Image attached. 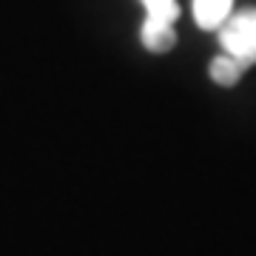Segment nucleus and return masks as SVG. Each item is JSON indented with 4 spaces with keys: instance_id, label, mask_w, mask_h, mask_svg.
I'll use <instances>...</instances> for the list:
<instances>
[{
    "instance_id": "f257e3e1",
    "label": "nucleus",
    "mask_w": 256,
    "mask_h": 256,
    "mask_svg": "<svg viewBox=\"0 0 256 256\" xmlns=\"http://www.w3.org/2000/svg\"><path fill=\"white\" fill-rule=\"evenodd\" d=\"M216 34L225 54L236 57L248 68L256 63V9L230 12L225 23L216 28Z\"/></svg>"
},
{
    "instance_id": "f03ea898",
    "label": "nucleus",
    "mask_w": 256,
    "mask_h": 256,
    "mask_svg": "<svg viewBox=\"0 0 256 256\" xmlns=\"http://www.w3.org/2000/svg\"><path fill=\"white\" fill-rule=\"evenodd\" d=\"M191 12L196 26L205 32H216L234 12V0H191Z\"/></svg>"
},
{
    "instance_id": "7ed1b4c3",
    "label": "nucleus",
    "mask_w": 256,
    "mask_h": 256,
    "mask_svg": "<svg viewBox=\"0 0 256 256\" xmlns=\"http://www.w3.org/2000/svg\"><path fill=\"white\" fill-rule=\"evenodd\" d=\"M140 40H142V46H146L151 54H165V52H171V48H174V43H176L174 23L142 20V28H140Z\"/></svg>"
},
{
    "instance_id": "20e7f679",
    "label": "nucleus",
    "mask_w": 256,
    "mask_h": 256,
    "mask_svg": "<svg viewBox=\"0 0 256 256\" xmlns=\"http://www.w3.org/2000/svg\"><path fill=\"white\" fill-rule=\"evenodd\" d=\"M248 72V66H242L236 60V57H230L222 52L220 57H214L208 66V74L210 80L216 82V86H222V88H230V86H236L239 80H242V74Z\"/></svg>"
},
{
    "instance_id": "39448f33",
    "label": "nucleus",
    "mask_w": 256,
    "mask_h": 256,
    "mask_svg": "<svg viewBox=\"0 0 256 256\" xmlns=\"http://www.w3.org/2000/svg\"><path fill=\"white\" fill-rule=\"evenodd\" d=\"M146 6V20L156 23H174L180 18V3L176 0H140Z\"/></svg>"
}]
</instances>
